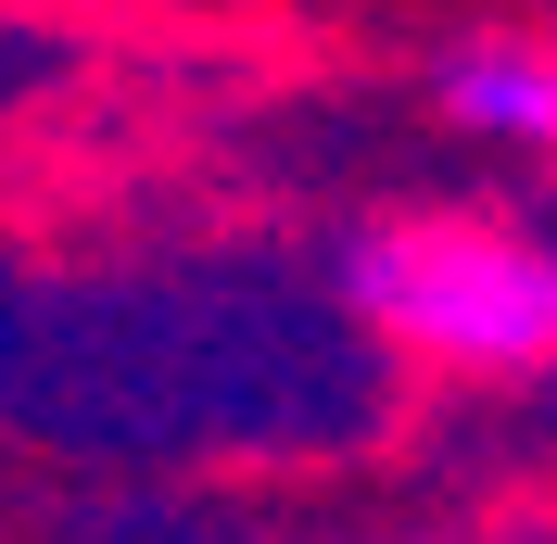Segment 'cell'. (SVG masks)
I'll list each match as a JSON object with an SVG mask.
<instances>
[{"mask_svg": "<svg viewBox=\"0 0 557 544\" xmlns=\"http://www.w3.org/2000/svg\"><path fill=\"white\" fill-rule=\"evenodd\" d=\"M343 305L418 368L532 380L557 368V240L482 203H406L343 240Z\"/></svg>", "mask_w": 557, "mask_h": 544, "instance_id": "cell-1", "label": "cell"}, {"mask_svg": "<svg viewBox=\"0 0 557 544\" xmlns=\"http://www.w3.org/2000/svg\"><path fill=\"white\" fill-rule=\"evenodd\" d=\"M444 114L469 139H494V152H545V127H557V51H532V38L456 51L444 64Z\"/></svg>", "mask_w": 557, "mask_h": 544, "instance_id": "cell-2", "label": "cell"}, {"mask_svg": "<svg viewBox=\"0 0 557 544\" xmlns=\"http://www.w3.org/2000/svg\"><path fill=\"white\" fill-rule=\"evenodd\" d=\"M545 165H557V127H545Z\"/></svg>", "mask_w": 557, "mask_h": 544, "instance_id": "cell-3", "label": "cell"}]
</instances>
